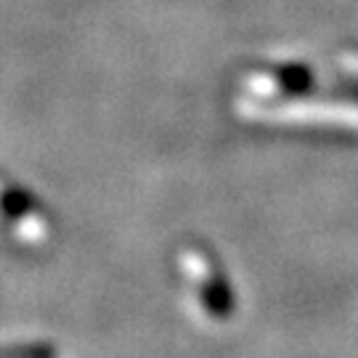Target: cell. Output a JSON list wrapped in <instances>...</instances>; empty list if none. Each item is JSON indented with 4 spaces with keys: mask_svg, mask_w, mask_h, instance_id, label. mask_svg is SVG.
<instances>
[{
    "mask_svg": "<svg viewBox=\"0 0 358 358\" xmlns=\"http://www.w3.org/2000/svg\"><path fill=\"white\" fill-rule=\"evenodd\" d=\"M202 297H205V306L213 316H229L234 310V294H231V287L223 282V276H210V282L205 284L202 289Z\"/></svg>",
    "mask_w": 358,
    "mask_h": 358,
    "instance_id": "6da1fadb",
    "label": "cell"
},
{
    "mask_svg": "<svg viewBox=\"0 0 358 358\" xmlns=\"http://www.w3.org/2000/svg\"><path fill=\"white\" fill-rule=\"evenodd\" d=\"M276 77H279V83H282L287 90H308L310 80H313L310 72L303 69V66H287V69H279Z\"/></svg>",
    "mask_w": 358,
    "mask_h": 358,
    "instance_id": "7a4b0ae2",
    "label": "cell"
}]
</instances>
